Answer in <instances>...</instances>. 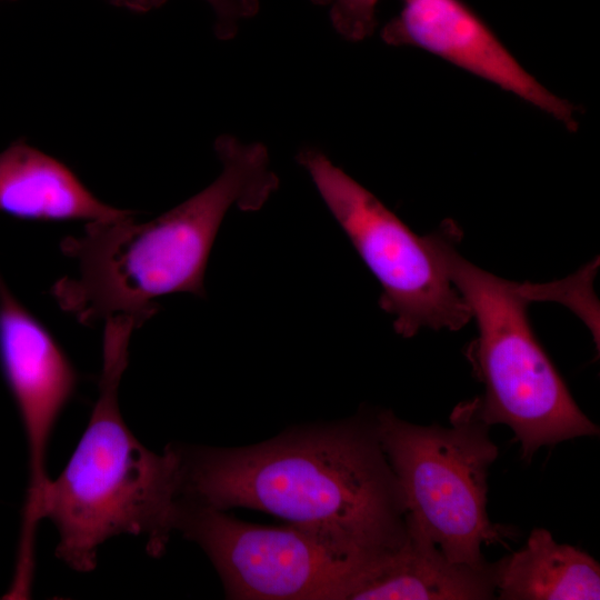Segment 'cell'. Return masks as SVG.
I'll return each mask as SVG.
<instances>
[{"label": "cell", "instance_id": "9c48e42d", "mask_svg": "<svg viewBox=\"0 0 600 600\" xmlns=\"http://www.w3.org/2000/svg\"><path fill=\"white\" fill-rule=\"evenodd\" d=\"M381 31L390 46L426 50L578 128L577 107L549 91L462 0H401Z\"/></svg>", "mask_w": 600, "mask_h": 600}, {"label": "cell", "instance_id": "3957f363", "mask_svg": "<svg viewBox=\"0 0 600 600\" xmlns=\"http://www.w3.org/2000/svg\"><path fill=\"white\" fill-rule=\"evenodd\" d=\"M133 324L104 322L99 394L86 429L40 501V518L58 531L56 556L77 572L94 570L98 551L120 534L142 537L152 557L161 556L173 529L179 458L173 443L157 453L127 426L118 389L128 367Z\"/></svg>", "mask_w": 600, "mask_h": 600}, {"label": "cell", "instance_id": "7a4b0ae2", "mask_svg": "<svg viewBox=\"0 0 600 600\" xmlns=\"http://www.w3.org/2000/svg\"><path fill=\"white\" fill-rule=\"evenodd\" d=\"M214 149L221 173L179 206L147 222L134 221L136 212L88 222L82 233L61 241L77 264L76 276L51 288L62 310L83 324L116 314L144 323L162 296L204 297L206 268L227 212L259 210L279 183L262 144L221 136Z\"/></svg>", "mask_w": 600, "mask_h": 600}, {"label": "cell", "instance_id": "5b68a950", "mask_svg": "<svg viewBox=\"0 0 600 600\" xmlns=\"http://www.w3.org/2000/svg\"><path fill=\"white\" fill-rule=\"evenodd\" d=\"M382 449L406 496L407 519L451 562L480 566L483 544L511 532L490 521L488 471L498 457L490 427L473 400L451 412L450 427L420 426L376 410Z\"/></svg>", "mask_w": 600, "mask_h": 600}, {"label": "cell", "instance_id": "9a60e30c", "mask_svg": "<svg viewBox=\"0 0 600 600\" xmlns=\"http://www.w3.org/2000/svg\"><path fill=\"white\" fill-rule=\"evenodd\" d=\"M0 1H3V0H0Z\"/></svg>", "mask_w": 600, "mask_h": 600}, {"label": "cell", "instance_id": "7c38bea8", "mask_svg": "<svg viewBox=\"0 0 600 600\" xmlns=\"http://www.w3.org/2000/svg\"><path fill=\"white\" fill-rule=\"evenodd\" d=\"M496 598L598 600L600 567L587 552L536 528L523 548L498 560Z\"/></svg>", "mask_w": 600, "mask_h": 600}, {"label": "cell", "instance_id": "277c9868", "mask_svg": "<svg viewBox=\"0 0 600 600\" xmlns=\"http://www.w3.org/2000/svg\"><path fill=\"white\" fill-rule=\"evenodd\" d=\"M429 236L477 323L467 354L484 387L474 399L480 417L489 426L507 424L528 461L541 447L598 434L532 330L528 304L538 292L464 259L457 249L461 231L453 222Z\"/></svg>", "mask_w": 600, "mask_h": 600}, {"label": "cell", "instance_id": "30bf717a", "mask_svg": "<svg viewBox=\"0 0 600 600\" xmlns=\"http://www.w3.org/2000/svg\"><path fill=\"white\" fill-rule=\"evenodd\" d=\"M399 548L369 559L350 600H488L496 598L498 561L451 562L407 519Z\"/></svg>", "mask_w": 600, "mask_h": 600}, {"label": "cell", "instance_id": "52a82bcc", "mask_svg": "<svg viewBox=\"0 0 600 600\" xmlns=\"http://www.w3.org/2000/svg\"><path fill=\"white\" fill-rule=\"evenodd\" d=\"M174 531L208 556L229 599L349 600L367 560L292 524L264 527L177 500Z\"/></svg>", "mask_w": 600, "mask_h": 600}, {"label": "cell", "instance_id": "6da1fadb", "mask_svg": "<svg viewBox=\"0 0 600 600\" xmlns=\"http://www.w3.org/2000/svg\"><path fill=\"white\" fill-rule=\"evenodd\" d=\"M173 446L179 500L260 510L354 557L394 550L408 537L406 496L382 449L376 410L296 426L246 447Z\"/></svg>", "mask_w": 600, "mask_h": 600}, {"label": "cell", "instance_id": "5bb4252c", "mask_svg": "<svg viewBox=\"0 0 600 600\" xmlns=\"http://www.w3.org/2000/svg\"><path fill=\"white\" fill-rule=\"evenodd\" d=\"M112 4L136 12H147L163 4L166 0H108ZM216 14V33L230 39L238 31L239 22L257 12V0H206Z\"/></svg>", "mask_w": 600, "mask_h": 600}, {"label": "cell", "instance_id": "ba28073f", "mask_svg": "<svg viewBox=\"0 0 600 600\" xmlns=\"http://www.w3.org/2000/svg\"><path fill=\"white\" fill-rule=\"evenodd\" d=\"M0 364L22 422L28 449V487L21 527L38 528L49 481L47 452L56 423L72 399L77 371L40 320L10 291L0 274Z\"/></svg>", "mask_w": 600, "mask_h": 600}, {"label": "cell", "instance_id": "8992f818", "mask_svg": "<svg viewBox=\"0 0 600 600\" xmlns=\"http://www.w3.org/2000/svg\"><path fill=\"white\" fill-rule=\"evenodd\" d=\"M298 160L379 281V304L393 317L398 334L411 338L421 329L457 331L472 319L429 234H416L320 150L303 149Z\"/></svg>", "mask_w": 600, "mask_h": 600}, {"label": "cell", "instance_id": "4fadbf2b", "mask_svg": "<svg viewBox=\"0 0 600 600\" xmlns=\"http://www.w3.org/2000/svg\"><path fill=\"white\" fill-rule=\"evenodd\" d=\"M327 7L336 31L346 40L358 42L370 37L377 27L379 0H311Z\"/></svg>", "mask_w": 600, "mask_h": 600}, {"label": "cell", "instance_id": "8fae6325", "mask_svg": "<svg viewBox=\"0 0 600 600\" xmlns=\"http://www.w3.org/2000/svg\"><path fill=\"white\" fill-rule=\"evenodd\" d=\"M0 211L24 220L87 223L134 212L102 202L68 166L21 139L0 153Z\"/></svg>", "mask_w": 600, "mask_h": 600}]
</instances>
